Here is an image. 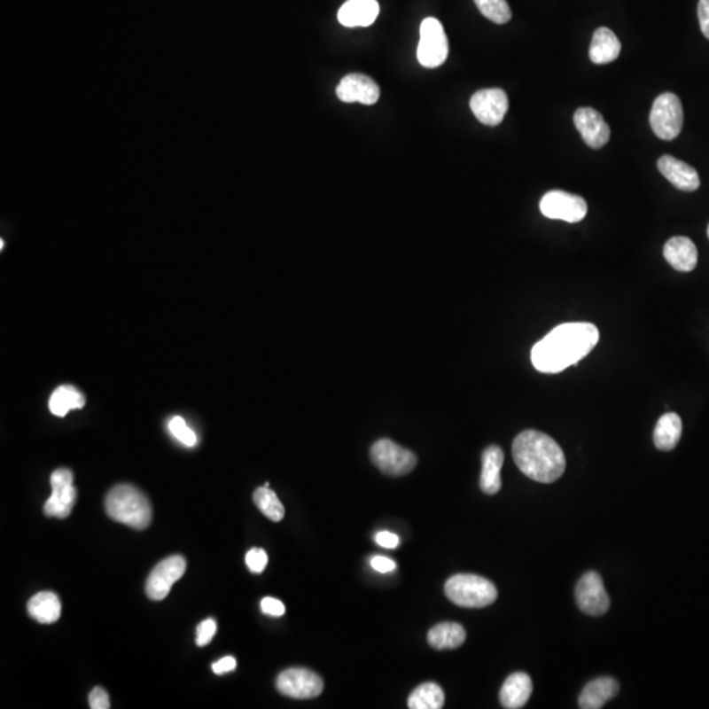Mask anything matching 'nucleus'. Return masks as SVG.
Returning <instances> with one entry per match:
<instances>
[{
  "instance_id": "nucleus-1",
  "label": "nucleus",
  "mask_w": 709,
  "mask_h": 709,
  "mask_svg": "<svg viewBox=\"0 0 709 709\" xmlns=\"http://www.w3.org/2000/svg\"><path fill=\"white\" fill-rule=\"evenodd\" d=\"M599 342V330L588 322H572L556 327L532 348L534 368L542 373L563 372L588 356Z\"/></svg>"
},
{
  "instance_id": "nucleus-2",
  "label": "nucleus",
  "mask_w": 709,
  "mask_h": 709,
  "mask_svg": "<svg viewBox=\"0 0 709 709\" xmlns=\"http://www.w3.org/2000/svg\"><path fill=\"white\" fill-rule=\"evenodd\" d=\"M512 456L522 473L541 484L555 482L566 468L565 455L557 441L540 431L520 432L512 443Z\"/></svg>"
},
{
  "instance_id": "nucleus-3",
  "label": "nucleus",
  "mask_w": 709,
  "mask_h": 709,
  "mask_svg": "<svg viewBox=\"0 0 709 709\" xmlns=\"http://www.w3.org/2000/svg\"><path fill=\"white\" fill-rule=\"evenodd\" d=\"M106 515L114 522L135 530H144L152 523L149 499L132 485H119L105 498Z\"/></svg>"
},
{
  "instance_id": "nucleus-4",
  "label": "nucleus",
  "mask_w": 709,
  "mask_h": 709,
  "mask_svg": "<svg viewBox=\"0 0 709 709\" xmlns=\"http://www.w3.org/2000/svg\"><path fill=\"white\" fill-rule=\"evenodd\" d=\"M447 598L460 607L482 608L498 598L495 586L487 578L474 574H456L444 586Z\"/></svg>"
},
{
  "instance_id": "nucleus-5",
  "label": "nucleus",
  "mask_w": 709,
  "mask_h": 709,
  "mask_svg": "<svg viewBox=\"0 0 709 709\" xmlns=\"http://www.w3.org/2000/svg\"><path fill=\"white\" fill-rule=\"evenodd\" d=\"M651 129L657 137L673 141L681 135L683 128V106L672 92H665L654 100L649 116Z\"/></svg>"
},
{
  "instance_id": "nucleus-6",
  "label": "nucleus",
  "mask_w": 709,
  "mask_h": 709,
  "mask_svg": "<svg viewBox=\"0 0 709 709\" xmlns=\"http://www.w3.org/2000/svg\"><path fill=\"white\" fill-rule=\"evenodd\" d=\"M448 51V38L440 21L435 18L425 19L421 24V40L417 51L419 64L427 69H435L446 62Z\"/></svg>"
},
{
  "instance_id": "nucleus-7",
  "label": "nucleus",
  "mask_w": 709,
  "mask_h": 709,
  "mask_svg": "<svg viewBox=\"0 0 709 709\" xmlns=\"http://www.w3.org/2000/svg\"><path fill=\"white\" fill-rule=\"evenodd\" d=\"M370 459L384 474L395 477L410 473L418 461L413 452L389 439H380L373 444Z\"/></svg>"
},
{
  "instance_id": "nucleus-8",
  "label": "nucleus",
  "mask_w": 709,
  "mask_h": 709,
  "mask_svg": "<svg viewBox=\"0 0 709 709\" xmlns=\"http://www.w3.org/2000/svg\"><path fill=\"white\" fill-rule=\"evenodd\" d=\"M277 687L284 697L292 699H313L323 691V681L312 670L292 667L279 674Z\"/></svg>"
},
{
  "instance_id": "nucleus-9",
  "label": "nucleus",
  "mask_w": 709,
  "mask_h": 709,
  "mask_svg": "<svg viewBox=\"0 0 709 709\" xmlns=\"http://www.w3.org/2000/svg\"><path fill=\"white\" fill-rule=\"evenodd\" d=\"M540 211L550 220L575 223L582 221L588 214V203L580 196L565 191H550L542 196Z\"/></svg>"
},
{
  "instance_id": "nucleus-10",
  "label": "nucleus",
  "mask_w": 709,
  "mask_h": 709,
  "mask_svg": "<svg viewBox=\"0 0 709 709\" xmlns=\"http://www.w3.org/2000/svg\"><path fill=\"white\" fill-rule=\"evenodd\" d=\"M51 495L43 506L46 517L65 519L73 511L76 502V489L74 487V476L70 469L61 468L53 471L51 477Z\"/></svg>"
},
{
  "instance_id": "nucleus-11",
  "label": "nucleus",
  "mask_w": 709,
  "mask_h": 709,
  "mask_svg": "<svg viewBox=\"0 0 709 709\" xmlns=\"http://www.w3.org/2000/svg\"><path fill=\"white\" fill-rule=\"evenodd\" d=\"M187 563L183 556H170L160 561L146 580V594L152 601H163L170 594L174 583L184 575Z\"/></svg>"
},
{
  "instance_id": "nucleus-12",
  "label": "nucleus",
  "mask_w": 709,
  "mask_h": 709,
  "mask_svg": "<svg viewBox=\"0 0 709 709\" xmlns=\"http://www.w3.org/2000/svg\"><path fill=\"white\" fill-rule=\"evenodd\" d=\"M575 601L580 610L590 616H602L610 610V596L598 573L588 572L580 578L575 588Z\"/></svg>"
},
{
  "instance_id": "nucleus-13",
  "label": "nucleus",
  "mask_w": 709,
  "mask_h": 709,
  "mask_svg": "<svg viewBox=\"0 0 709 709\" xmlns=\"http://www.w3.org/2000/svg\"><path fill=\"white\" fill-rule=\"evenodd\" d=\"M471 109L479 122L496 127L509 111V97L501 89L479 90L471 97Z\"/></svg>"
},
{
  "instance_id": "nucleus-14",
  "label": "nucleus",
  "mask_w": 709,
  "mask_h": 709,
  "mask_svg": "<svg viewBox=\"0 0 709 709\" xmlns=\"http://www.w3.org/2000/svg\"><path fill=\"white\" fill-rule=\"evenodd\" d=\"M337 97L343 103H362L372 105L380 97V87L370 76L362 74H350L340 81L337 87Z\"/></svg>"
},
{
  "instance_id": "nucleus-15",
  "label": "nucleus",
  "mask_w": 709,
  "mask_h": 709,
  "mask_svg": "<svg viewBox=\"0 0 709 709\" xmlns=\"http://www.w3.org/2000/svg\"><path fill=\"white\" fill-rule=\"evenodd\" d=\"M574 125L582 136V140L591 149H601L611 137L610 127L596 109L583 106L574 113Z\"/></svg>"
},
{
  "instance_id": "nucleus-16",
  "label": "nucleus",
  "mask_w": 709,
  "mask_h": 709,
  "mask_svg": "<svg viewBox=\"0 0 709 709\" xmlns=\"http://www.w3.org/2000/svg\"><path fill=\"white\" fill-rule=\"evenodd\" d=\"M658 170L674 187L684 192H694L700 187V177L692 166L672 155H664L658 160Z\"/></svg>"
},
{
  "instance_id": "nucleus-17",
  "label": "nucleus",
  "mask_w": 709,
  "mask_h": 709,
  "mask_svg": "<svg viewBox=\"0 0 709 709\" xmlns=\"http://www.w3.org/2000/svg\"><path fill=\"white\" fill-rule=\"evenodd\" d=\"M380 12L378 0H347L338 12V20L347 28L370 27Z\"/></svg>"
},
{
  "instance_id": "nucleus-18",
  "label": "nucleus",
  "mask_w": 709,
  "mask_h": 709,
  "mask_svg": "<svg viewBox=\"0 0 709 709\" xmlns=\"http://www.w3.org/2000/svg\"><path fill=\"white\" fill-rule=\"evenodd\" d=\"M534 690L531 676L526 673H514L506 679L499 694L502 707L518 709L525 707Z\"/></svg>"
},
{
  "instance_id": "nucleus-19",
  "label": "nucleus",
  "mask_w": 709,
  "mask_h": 709,
  "mask_svg": "<svg viewBox=\"0 0 709 709\" xmlns=\"http://www.w3.org/2000/svg\"><path fill=\"white\" fill-rule=\"evenodd\" d=\"M664 256L676 271L691 272L697 264V248L687 237L669 239L664 247Z\"/></svg>"
},
{
  "instance_id": "nucleus-20",
  "label": "nucleus",
  "mask_w": 709,
  "mask_h": 709,
  "mask_svg": "<svg viewBox=\"0 0 709 709\" xmlns=\"http://www.w3.org/2000/svg\"><path fill=\"white\" fill-rule=\"evenodd\" d=\"M619 690L620 686L616 679L603 676L586 684L580 692L578 705L582 709H601L619 694Z\"/></svg>"
},
{
  "instance_id": "nucleus-21",
  "label": "nucleus",
  "mask_w": 709,
  "mask_h": 709,
  "mask_svg": "<svg viewBox=\"0 0 709 709\" xmlns=\"http://www.w3.org/2000/svg\"><path fill=\"white\" fill-rule=\"evenodd\" d=\"M504 454L498 446L487 447L482 455V471L479 487L485 495H495L501 490V469Z\"/></svg>"
},
{
  "instance_id": "nucleus-22",
  "label": "nucleus",
  "mask_w": 709,
  "mask_h": 709,
  "mask_svg": "<svg viewBox=\"0 0 709 709\" xmlns=\"http://www.w3.org/2000/svg\"><path fill=\"white\" fill-rule=\"evenodd\" d=\"M621 43L611 29L598 28L590 45V59L596 65L610 64L620 56Z\"/></svg>"
},
{
  "instance_id": "nucleus-23",
  "label": "nucleus",
  "mask_w": 709,
  "mask_h": 709,
  "mask_svg": "<svg viewBox=\"0 0 709 709\" xmlns=\"http://www.w3.org/2000/svg\"><path fill=\"white\" fill-rule=\"evenodd\" d=\"M29 616L41 624L56 623L61 618L62 605L57 594L41 591L32 596L27 605Z\"/></svg>"
},
{
  "instance_id": "nucleus-24",
  "label": "nucleus",
  "mask_w": 709,
  "mask_h": 709,
  "mask_svg": "<svg viewBox=\"0 0 709 709\" xmlns=\"http://www.w3.org/2000/svg\"><path fill=\"white\" fill-rule=\"evenodd\" d=\"M466 632L457 623H440L432 627L428 632L427 641L436 651H451L463 645Z\"/></svg>"
},
{
  "instance_id": "nucleus-25",
  "label": "nucleus",
  "mask_w": 709,
  "mask_h": 709,
  "mask_svg": "<svg viewBox=\"0 0 709 709\" xmlns=\"http://www.w3.org/2000/svg\"><path fill=\"white\" fill-rule=\"evenodd\" d=\"M682 419L678 414L667 413L662 416L654 428V444L659 451H672L681 440Z\"/></svg>"
},
{
  "instance_id": "nucleus-26",
  "label": "nucleus",
  "mask_w": 709,
  "mask_h": 709,
  "mask_svg": "<svg viewBox=\"0 0 709 709\" xmlns=\"http://www.w3.org/2000/svg\"><path fill=\"white\" fill-rule=\"evenodd\" d=\"M86 403L84 395L71 386H58L49 400V410L57 417H65L71 410H78Z\"/></svg>"
},
{
  "instance_id": "nucleus-27",
  "label": "nucleus",
  "mask_w": 709,
  "mask_h": 709,
  "mask_svg": "<svg viewBox=\"0 0 709 709\" xmlns=\"http://www.w3.org/2000/svg\"><path fill=\"white\" fill-rule=\"evenodd\" d=\"M444 692L439 684L427 682L417 687L410 697L408 705L410 709H440L444 705Z\"/></svg>"
},
{
  "instance_id": "nucleus-28",
  "label": "nucleus",
  "mask_w": 709,
  "mask_h": 709,
  "mask_svg": "<svg viewBox=\"0 0 709 709\" xmlns=\"http://www.w3.org/2000/svg\"><path fill=\"white\" fill-rule=\"evenodd\" d=\"M253 503L261 510V514L272 522H282L284 519L285 509L280 499L277 498V493L269 487H263L256 489L253 493Z\"/></svg>"
},
{
  "instance_id": "nucleus-29",
  "label": "nucleus",
  "mask_w": 709,
  "mask_h": 709,
  "mask_svg": "<svg viewBox=\"0 0 709 709\" xmlns=\"http://www.w3.org/2000/svg\"><path fill=\"white\" fill-rule=\"evenodd\" d=\"M479 12L495 24H506L511 20V10L507 0H474Z\"/></svg>"
},
{
  "instance_id": "nucleus-30",
  "label": "nucleus",
  "mask_w": 709,
  "mask_h": 709,
  "mask_svg": "<svg viewBox=\"0 0 709 709\" xmlns=\"http://www.w3.org/2000/svg\"><path fill=\"white\" fill-rule=\"evenodd\" d=\"M168 430L184 446L195 447L198 444V436H196L195 431L188 427L182 417H174L168 424Z\"/></svg>"
},
{
  "instance_id": "nucleus-31",
  "label": "nucleus",
  "mask_w": 709,
  "mask_h": 709,
  "mask_svg": "<svg viewBox=\"0 0 709 709\" xmlns=\"http://www.w3.org/2000/svg\"><path fill=\"white\" fill-rule=\"evenodd\" d=\"M267 564H269V556H267L266 550L261 549V548H253V549L248 550L246 565L251 572L259 574V573L266 569Z\"/></svg>"
},
{
  "instance_id": "nucleus-32",
  "label": "nucleus",
  "mask_w": 709,
  "mask_h": 709,
  "mask_svg": "<svg viewBox=\"0 0 709 709\" xmlns=\"http://www.w3.org/2000/svg\"><path fill=\"white\" fill-rule=\"evenodd\" d=\"M217 632V623L213 619H206L199 624L198 631H196V643L198 646H206L211 643L212 638L214 637Z\"/></svg>"
},
{
  "instance_id": "nucleus-33",
  "label": "nucleus",
  "mask_w": 709,
  "mask_h": 709,
  "mask_svg": "<svg viewBox=\"0 0 709 709\" xmlns=\"http://www.w3.org/2000/svg\"><path fill=\"white\" fill-rule=\"evenodd\" d=\"M90 708L108 709L111 708L108 694L102 687H95L89 697Z\"/></svg>"
},
{
  "instance_id": "nucleus-34",
  "label": "nucleus",
  "mask_w": 709,
  "mask_h": 709,
  "mask_svg": "<svg viewBox=\"0 0 709 709\" xmlns=\"http://www.w3.org/2000/svg\"><path fill=\"white\" fill-rule=\"evenodd\" d=\"M261 608L266 615L274 616V618H280L285 613L284 603L277 598H269V596L261 599Z\"/></svg>"
},
{
  "instance_id": "nucleus-35",
  "label": "nucleus",
  "mask_w": 709,
  "mask_h": 709,
  "mask_svg": "<svg viewBox=\"0 0 709 709\" xmlns=\"http://www.w3.org/2000/svg\"><path fill=\"white\" fill-rule=\"evenodd\" d=\"M697 18H699L700 29L709 40V0H699L697 5Z\"/></svg>"
},
{
  "instance_id": "nucleus-36",
  "label": "nucleus",
  "mask_w": 709,
  "mask_h": 709,
  "mask_svg": "<svg viewBox=\"0 0 709 709\" xmlns=\"http://www.w3.org/2000/svg\"><path fill=\"white\" fill-rule=\"evenodd\" d=\"M375 540L380 547L388 548V549L397 548L398 544H400V539H398L397 534L388 531L378 532V534H376Z\"/></svg>"
},
{
  "instance_id": "nucleus-37",
  "label": "nucleus",
  "mask_w": 709,
  "mask_h": 709,
  "mask_svg": "<svg viewBox=\"0 0 709 709\" xmlns=\"http://www.w3.org/2000/svg\"><path fill=\"white\" fill-rule=\"evenodd\" d=\"M370 566L378 573L393 572V570L397 567L394 561L390 560L388 557H384V556H375V557H372V560H370Z\"/></svg>"
},
{
  "instance_id": "nucleus-38",
  "label": "nucleus",
  "mask_w": 709,
  "mask_h": 709,
  "mask_svg": "<svg viewBox=\"0 0 709 709\" xmlns=\"http://www.w3.org/2000/svg\"><path fill=\"white\" fill-rule=\"evenodd\" d=\"M237 667V661L234 657H223L220 661L214 662L212 665L213 672L221 675V674L233 672Z\"/></svg>"
},
{
  "instance_id": "nucleus-39",
  "label": "nucleus",
  "mask_w": 709,
  "mask_h": 709,
  "mask_svg": "<svg viewBox=\"0 0 709 709\" xmlns=\"http://www.w3.org/2000/svg\"><path fill=\"white\" fill-rule=\"evenodd\" d=\"M707 233H708V238H709V225H708V230H707Z\"/></svg>"
}]
</instances>
